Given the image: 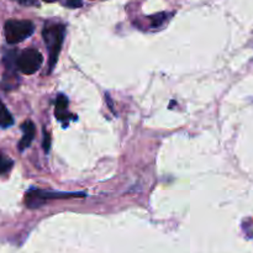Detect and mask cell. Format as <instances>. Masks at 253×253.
I'll return each mask as SVG.
<instances>
[{
  "label": "cell",
  "mask_w": 253,
  "mask_h": 253,
  "mask_svg": "<svg viewBox=\"0 0 253 253\" xmlns=\"http://www.w3.org/2000/svg\"><path fill=\"white\" fill-rule=\"evenodd\" d=\"M14 1L19 2L20 5H25V6H34V5H37L36 0H14Z\"/></svg>",
  "instance_id": "obj_10"
},
{
  "label": "cell",
  "mask_w": 253,
  "mask_h": 253,
  "mask_svg": "<svg viewBox=\"0 0 253 253\" xmlns=\"http://www.w3.org/2000/svg\"><path fill=\"white\" fill-rule=\"evenodd\" d=\"M63 4L68 7H81L82 0H63Z\"/></svg>",
  "instance_id": "obj_9"
},
{
  "label": "cell",
  "mask_w": 253,
  "mask_h": 253,
  "mask_svg": "<svg viewBox=\"0 0 253 253\" xmlns=\"http://www.w3.org/2000/svg\"><path fill=\"white\" fill-rule=\"evenodd\" d=\"M4 31L7 43L15 44L31 36L35 31V26L27 20H9L5 22Z\"/></svg>",
  "instance_id": "obj_2"
},
{
  "label": "cell",
  "mask_w": 253,
  "mask_h": 253,
  "mask_svg": "<svg viewBox=\"0 0 253 253\" xmlns=\"http://www.w3.org/2000/svg\"><path fill=\"white\" fill-rule=\"evenodd\" d=\"M43 148H44V152H48L49 151V135H47V133H44Z\"/></svg>",
  "instance_id": "obj_11"
},
{
  "label": "cell",
  "mask_w": 253,
  "mask_h": 253,
  "mask_svg": "<svg viewBox=\"0 0 253 253\" xmlns=\"http://www.w3.org/2000/svg\"><path fill=\"white\" fill-rule=\"evenodd\" d=\"M56 118L63 123L69 119L68 99L64 95H59L56 100Z\"/></svg>",
  "instance_id": "obj_6"
},
{
  "label": "cell",
  "mask_w": 253,
  "mask_h": 253,
  "mask_svg": "<svg viewBox=\"0 0 253 253\" xmlns=\"http://www.w3.org/2000/svg\"><path fill=\"white\" fill-rule=\"evenodd\" d=\"M21 128H22V132H24V136H22V138L19 142V150L24 151L25 148H27L30 145H31L32 140H34L35 125L31 123V121H26V123L22 124Z\"/></svg>",
  "instance_id": "obj_5"
},
{
  "label": "cell",
  "mask_w": 253,
  "mask_h": 253,
  "mask_svg": "<svg viewBox=\"0 0 253 253\" xmlns=\"http://www.w3.org/2000/svg\"><path fill=\"white\" fill-rule=\"evenodd\" d=\"M43 1H46V2H53V1H56V0H43Z\"/></svg>",
  "instance_id": "obj_12"
},
{
  "label": "cell",
  "mask_w": 253,
  "mask_h": 253,
  "mask_svg": "<svg viewBox=\"0 0 253 253\" xmlns=\"http://www.w3.org/2000/svg\"><path fill=\"white\" fill-rule=\"evenodd\" d=\"M12 124H14V119L0 99V127H9Z\"/></svg>",
  "instance_id": "obj_7"
},
{
  "label": "cell",
  "mask_w": 253,
  "mask_h": 253,
  "mask_svg": "<svg viewBox=\"0 0 253 253\" xmlns=\"http://www.w3.org/2000/svg\"><path fill=\"white\" fill-rule=\"evenodd\" d=\"M69 197H79L78 194H67V193H56V192H47V190H30L25 195V203L27 208H40L48 202L49 199H59V198H69Z\"/></svg>",
  "instance_id": "obj_4"
},
{
  "label": "cell",
  "mask_w": 253,
  "mask_h": 253,
  "mask_svg": "<svg viewBox=\"0 0 253 253\" xmlns=\"http://www.w3.org/2000/svg\"><path fill=\"white\" fill-rule=\"evenodd\" d=\"M64 34H66V29L61 24L48 25L42 31V37H43L44 43L48 48L49 69L51 71L53 69L57 59H58V54L61 52V47L64 40Z\"/></svg>",
  "instance_id": "obj_1"
},
{
  "label": "cell",
  "mask_w": 253,
  "mask_h": 253,
  "mask_svg": "<svg viewBox=\"0 0 253 253\" xmlns=\"http://www.w3.org/2000/svg\"><path fill=\"white\" fill-rule=\"evenodd\" d=\"M12 166H14V162H12L11 158L6 157L4 155H0V175L6 174L7 172H10Z\"/></svg>",
  "instance_id": "obj_8"
},
{
  "label": "cell",
  "mask_w": 253,
  "mask_h": 253,
  "mask_svg": "<svg viewBox=\"0 0 253 253\" xmlns=\"http://www.w3.org/2000/svg\"><path fill=\"white\" fill-rule=\"evenodd\" d=\"M42 62H43V57L37 49L27 48L17 57L16 63L21 73L30 76V74L36 73L41 68Z\"/></svg>",
  "instance_id": "obj_3"
}]
</instances>
